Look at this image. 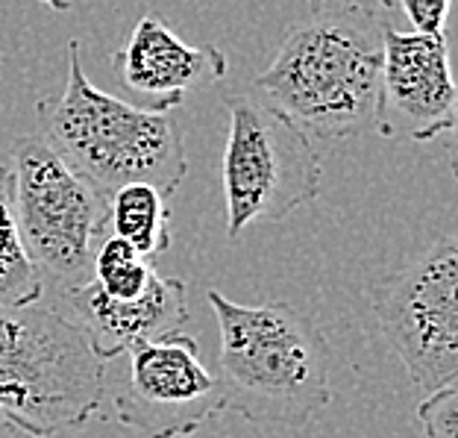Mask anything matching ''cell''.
I'll list each match as a JSON object with an SVG mask.
<instances>
[{"mask_svg":"<svg viewBox=\"0 0 458 438\" xmlns=\"http://www.w3.org/2000/svg\"><path fill=\"white\" fill-rule=\"evenodd\" d=\"M217 318V389L226 412L253 426L300 430L332 400V348L318 321L274 300L233 304L209 291Z\"/></svg>","mask_w":458,"mask_h":438,"instance_id":"cell-1","label":"cell"},{"mask_svg":"<svg viewBox=\"0 0 458 438\" xmlns=\"http://www.w3.org/2000/svg\"><path fill=\"white\" fill-rule=\"evenodd\" d=\"M382 24L370 6H327L291 30L253 91L315 139H352L373 127Z\"/></svg>","mask_w":458,"mask_h":438,"instance_id":"cell-2","label":"cell"},{"mask_svg":"<svg viewBox=\"0 0 458 438\" xmlns=\"http://www.w3.org/2000/svg\"><path fill=\"white\" fill-rule=\"evenodd\" d=\"M165 107L132 103L100 91L82 71L80 41H68V80L38 103L41 139L77 174L112 197L121 185L150 183L174 197L189 174L182 124Z\"/></svg>","mask_w":458,"mask_h":438,"instance_id":"cell-3","label":"cell"},{"mask_svg":"<svg viewBox=\"0 0 458 438\" xmlns=\"http://www.w3.org/2000/svg\"><path fill=\"white\" fill-rule=\"evenodd\" d=\"M106 398V362L74 321L47 306H0V418L50 438L86 426Z\"/></svg>","mask_w":458,"mask_h":438,"instance_id":"cell-4","label":"cell"},{"mask_svg":"<svg viewBox=\"0 0 458 438\" xmlns=\"http://www.w3.org/2000/svg\"><path fill=\"white\" fill-rule=\"evenodd\" d=\"M9 156L15 224L36 271L65 288L89 283L95 250L106 238L109 197L36 133L18 135Z\"/></svg>","mask_w":458,"mask_h":438,"instance_id":"cell-5","label":"cell"},{"mask_svg":"<svg viewBox=\"0 0 458 438\" xmlns=\"http://www.w3.org/2000/svg\"><path fill=\"white\" fill-rule=\"evenodd\" d=\"M229 135L224 150L226 233L238 238L250 224L283 221L320 197L318 150L309 135L256 91L224 98Z\"/></svg>","mask_w":458,"mask_h":438,"instance_id":"cell-6","label":"cell"},{"mask_svg":"<svg viewBox=\"0 0 458 438\" xmlns=\"http://www.w3.org/2000/svg\"><path fill=\"white\" fill-rule=\"evenodd\" d=\"M382 336L423 391L444 389L458 374V245L444 236L397 274L368 288Z\"/></svg>","mask_w":458,"mask_h":438,"instance_id":"cell-7","label":"cell"},{"mask_svg":"<svg viewBox=\"0 0 458 438\" xmlns=\"http://www.w3.org/2000/svg\"><path fill=\"white\" fill-rule=\"evenodd\" d=\"M221 412V389L191 336L174 332L130 350L114 418L139 438H189Z\"/></svg>","mask_w":458,"mask_h":438,"instance_id":"cell-8","label":"cell"},{"mask_svg":"<svg viewBox=\"0 0 458 438\" xmlns=\"http://www.w3.org/2000/svg\"><path fill=\"white\" fill-rule=\"evenodd\" d=\"M458 91L444 33H403L382 24V65L373 127L391 142H432L455 130Z\"/></svg>","mask_w":458,"mask_h":438,"instance_id":"cell-9","label":"cell"},{"mask_svg":"<svg viewBox=\"0 0 458 438\" xmlns=\"http://www.w3.org/2000/svg\"><path fill=\"white\" fill-rule=\"evenodd\" d=\"M114 77L127 91L153 100L150 107L180 109L185 91L221 82L229 56L217 45H189L162 15H141L121 50L112 54Z\"/></svg>","mask_w":458,"mask_h":438,"instance_id":"cell-10","label":"cell"},{"mask_svg":"<svg viewBox=\"0 0 458 438\" xmlns=\"http://www.w3.org/2000/svg\"><path fill=\"white\" fill-rule=\"evenodd\" d=\"M71 321L86 332L98 359L109 362L139 344L159 341L189 324V288L176 277H159L139 300H112L89 283L68 288Z\"/></svg>","mask_w":458,"mask_h":438,"instance_id":"cell-11","label":"cell"},{"mask_svg":"<svg viewBox=\"0 0 458 438\" xmlns=\"http://www.w3.org/2000/svg\"><path fill=\"white\" fill-rule=\"evenodd\" d=\"M171 197L150 183L121 185L109 197V229L114 238L153 259L171 247Z\"/></svg>","mask_w":458,"mask_h":438,"instance_id":"cell-12","label":"cell"},{"mask_svg":"<svg viewBox=\"0 0 458 438\" xmlns=\"http://www.w3.org/2000/svg\"><path fill=\"white\" fill-rule=\"evenodd\" d=\"M45 279L21 242L13 210V176L0 162V306H33L41 300Z\"/></svg>","mask_w":458,"mask_h":438,"instance_id":"cell-13","label":"cell"},{"mask_svg":"<svg viewBox=\"0 0 458 438\" xmlns=\"http://www.w3.org/2000/svg\"><path fill=\"white\" fill-rule=\"evenodd\" d=\"M91 279L112 300H139L156 279V268L121 238H103L91 262Z\"/></svg>","mask_w":458,"mask_h":438,"instance_id":"cell-14","label":"cell"},{"mask_svg":"<svg viewBox=\"0 0 458 438\" xmlns=\"http://www.w3.org/2000/svg\"><path fill=\"white\" fill-rule=\"evenodd\" d=\"M418 421L423 438H458V389L444 385V389L429 391L418 406Z\"/></svg>","mask_w":458,"mask_h":438,"instance_id":"cell-15","label":"cell"},{"mask_svg":"<svg viewBox=\"0 0 458 438\" xmlns=\"http://www.w3.org/2000/svg\"><path fill=\"white\" fill-rule=\"evenodd\" d=\"M453 0H379L382 9L400 13L409 21L405 33H444Z\"/></svg>","mask_w":458,"mask_h":438,"instance_id":"cell-16","label":"cell"},{"mask_svg":"<svg viewBox=\"0 0 458 438\" xmlns=\"http://www.w3.org/2000/svg\"><path fill=\"white\" fill-rule=\"evenodd\" d=\"M36 4L47 6V9H54V13H68V9H71V6H77L80 0H36Z\"/></svg>","mask_w":458,"mask_h":438,"instance_id":"cell-17","label":"cell"},{"mask_svg":"<svg viewBox=\"0 0 458 438\" xmlns=\"http://www.w3.org/2000/svg\"><path fill=\"white\" fill-rule=\"evenodd\" d=\"M309 9H311V15H318V13H324V9L329 6V0H306Z\"/></svg>","mask_w":458,"mask_h":438,"instance_id":"cell-18","label":"cell"},{"mask_svg":"<svg viewBox=\"0 0 458 438\" xmlns=\"http://www.w3.org/2000/svg\"><path fill=\"white\" fill-rule=\"evenodd\" d=\"M0 438H18V435H15V430H13V426H9L4 418H0Z\"/></svg>","mask_w":458,"mask_h":438,"instance_id":"cell-19","label":"cell"}]
</instances>
